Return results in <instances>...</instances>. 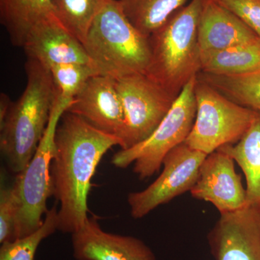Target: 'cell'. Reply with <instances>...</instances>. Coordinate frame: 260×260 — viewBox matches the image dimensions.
Here are the masks:
<instances>
[{
  "label": "cell",
  "mask_w": 260,
  "mask_h": 260,
  "mask_svg": "<svg viewBox=\"0 0 260 260\" xmlns=\"http://www.w3.org/2000/svg\"><path fill=\"white\" fill-rule=\"evenodd\" d=\"M55 144L51 177L60 204L58 231L73 234L89 218L88 197L98 165L112 147H121V140L66 111L56 129Z\"/></svg>",
  "instance_id": "6da1fadb"
},
{
  "label": "cell",
  "mask_w": 260,
  "mask_h": 260,
  "mask_svg": "<svg viewBox=\"0 0 260 260\" xmlns=\"http://www.w3.org/2000/svg\"><path fill=\"white\" fill-rule=\"evenodd\" d=\"M27 83L0 124V150L8 169L15 174L30 161L47 129L58 96L50 71L32 59L25 63Z\"/></svg>",
  "instance_id": "7a4b0ae2"
},
{
  "label": "cell",
  "mask_w": 260,
  "mask_h": 260,
  "mask_svg": "<svg viewBox=\"0 0 260 260\" xmlns=\"http://www.w3.org/2000/svg\"><path fill=\"white\" fill-rule=\"evenodd\" d=\"M205 0H191L149 37L150 57L145 75L177 99L201 72L198 25Z\"/></svg>",
  "instance_id": "3957f363"
},
{
  "label": "cell",
  "mask_w": 260,
  "mask_h": 260,
  "mask_svg": "<svg viewBox=\"0 0 260 260\" xmlns=\"http://www.w3.org/2000/svg\"><path fill=\"white\" fill-rule=\"evenodd\" d=\"M84 47L99 75L117 79L145 74L148 69L149 37L131 23L119 0H107L94 19Z\"/></svg>",
  "instance_id": "277c9868"
},
{
  "label": "cell",
  "mask_w": 260,
  "mask_h": 260,
  "mask_svg": "<svg viewBox=\"0 0 260 260\" xmlns=\"http://www.w3.org/2000/svg\"><path fill=\"white\" fill-rule=\"evenodd\" d=\"M72 102L58 96L37 151L23 172L16 175L13 184L18 202L15 239L37 232L44 223L43 215L49 210L47 200L54 195L51 164L55 155L56 129Z\"/></svg>",
  "instance_id": "5b68a950"
},
{
  "label": "cell",
  "mask_w": 260,
  "mask_h": 260,
  "mask_svg": "<svg viewBox=\"0 0 260 260\" xmlns=\"http://www.w3.org/2000/svg\"><path fill=\"white\" fill-rule=\"evenodd\" d=\"M197 77L189 82L153 134L132 148L114 154L112 164L118 169L133 164L140 180L151 177L162 167L171 150L184 143L190 133L196 116L194 88Z\"/></svg>",
  "instance_id": "8992f818"
},
{
  "label": "cell",
  "mask_w": 260,
  "mask_h": 260,
  "mask_svg": "<svg viewBox=\"0 0 260 260\" xmlns=\"http://www.w3.org/2000/svg\"><path fill=\"white\" fill-rule=\"evenodd\" d=\"M194 94L196 116L184 143L207 155L237 143L250 126L255 111L233 102L198 78Z\"/></svg>",
  "instance_id": "52a82bcc"
},
{
  "label": "cell",
  "mask_w": 260,
  "mask_h": 260,
  "mask_svg": "<svg viewBox=\"0 0 260 260\" xmlns=\"http://www.w3.org/2000/svg\"><path fill=\"white\" fill-rule=\"evenodd\" d=\"M123 111L121 149L139 144L153 134L174 104V98L143 73L115 79Z\"/></svg>",
  "instance_id": "ba28073f"
},
{
  "label": "cell",
  "mask_w": 260,
  "mask_h": 260,
  "mask_svg": "<svg viewBox=\"0 0 260 260\" xmlns=\"http://www.w3.org/2000/svg\"><path fill=\"white\" fill-rule=\"evenodd\" d=\"M207 154L183 143L171 150L162 161V171L146 189L128 194L130 214L135 219L144 218L160 205L190 191Z\"/></svg>",
  "instance_id": "9c48e42d"
},
{
  "label": "cell",
  "mask_w": 260,
  "mask_h": 260,
  "mask_svg": "<svg viewBox=\"0 0 260 260\" xmlns=\"http://www.w3.org/2000/svg\"><path fill=\"white\" fill-rule=\"evenodd\" d=\"M215 260H260V212L254 205L222 214L208 235Z\"/></svg>",
  "instance_id": "30bf717a"
},
{
  "label": "cell",
  "mask_w": 260,
  "mask_h": 260,
  "mask_svg": "<svg viewBox=\"0 0 260 260\" xmlns=\"http://www.w3.org/2000/svg\"><path fill=\"white\" fill-rule=\"evenodd\" d=\"M195 199L211 203L220 215L234 213L247 205L242 178L235 171L234 160L220 150L207 155L198 180L190 190Z\"/></svg>",
  "instance_id": "8fae6325"
},
{
  "label": "cell",
  "mask_w": 260,
  "mask_h": 260,
  "mask_svg": "<svg viewBox=\"0 0 260 260\" xmlns=\"http://www.w3.org/2000/svg\"><path fill=\"white\" fill-rule=\"evenodd\" d=\"M71 239L76 260H157L144 242L105 232L95 217H89L80 230L71 234Z\"/></svg>",
  "instance_id": "7c38bea8"
},
{
  "label": "cell",
  "mask_w": 260,
  "mask_h": 260,
  "mask_svg": "<svg viewBox=\"0 0 260 260\" xmlns=\"http://www.w3.org/2000/svg\"><path fill=\"white\" fill-rule=\"evenodd\" d=\"M67 112L80 116L90 124L120 138L124 111L116 90L115 79L96 75L88 80Z\"/></svg>",
  "instance_id": "4fadbf2b"
},
{
  "label": "cell",
  "mask_w": 260,
  "mask_h": 260,
  "mask_svg": "<svg viewBox=\"0 0 260 260\" xmlns=\"http://www.w3.org/2000/svg\"><path fill=\"white\" fill-rule=\"evenodd\" d=\"M23 48L28 59L37 61L49 70L53 65L62 63L93 65L83 44L53 13L34 25Z\"/></svg>",
  "instance_id": "5bb4252c"
},
{
  "label": "cell",
  "mask_w": 260,
  "mask_h": 260,
  "mask_svg": "<svg viewBox=\"0 0 260 260\" xmlns=\"http://www.w3.org/2000/svg\"><path fill=\"white\" fill-rule=\"evenodd\" d=\"M198 39L200 55L259 40L240 18L215 0H205Z\"/></svg>",
  "instance_id": "9a60e30c"
},
{
  "label": "cell",
  "mask_w": 260,
  "mask_h": 260,
  "mask_svg": "<svg viewBox=\"0 0 260 260\" xmlns=\"http://www.w3.org/2000/svg\"><path fill=\"white\" fill-rule=\"evenodd\" d=\"M230 155L242 169L246 181L248 205L260 206V112L255 111L250 126L235 145L218 149Z\"/></svg>",
  "instance_id": "2e32d148"
},
{
  "label": "cell",
  "mask_w": 260,
  "mask_h": 260,
  "mask_svg": "<svg viewBox=\"0 0 260 260\" xmlns=\"http://www.w3.org/2000/svg\"><path fill=\"white\" fill-rule=\"evenodd\" d=\"M52 13L51 0H0V21L15 47L23 48L34 25Z\"/></svg>",
  "instance_id": "e0dca14e"
},
{
  "label": "cell",
  "mask_w": 260,
  "mask_h": 260,
  "mask_svg": "<svg viewBox=\"0 0 260 260\" xmlns=\"http://www.w3.org/2000/svg\"><path fill=\"white\" fill-rule=\"evenodd\" d=\"M260 70V40L201 55V72L234 76Z\"/></svg>",
  "instance_id": "ac0fdd59"
},
{
  "label": "cell",
  "mask_w": 260,
  "mask_h": 260,
  "mask_svg": "<svg viewBox=\"0 0 260 260\" xmlns=\"http://www.w3.org/2000/svg\"><path fill=\"white\" fill-rule=\"evenodd\" d=\"M131 23L149 37L182 8L186 0H119Z\"/></svg>",
  "instance_id": "d6986e66"
},
{
  "label": "cell",
  "mask_w": 260,
  "mask_h": 260,
  "mask_svg": "<svg viewBox=\"0 0 260 260\" xmlns=\"http://www.w3.org/2000/svg\"><path fill=\"white\" fill-rule=\"evenodd\" d=\"M197 78L209 84L239 105L260 112V70L234 76L210 75L200 72Z\"/></svg>",
  "instance_id": "ffe728a7"
},
{
  "label": "cell",
  "mask_w": 260,
  "mask_h": 260,
  "mask_svg": "<svg viewBox=\"0 0 260 260\" xmlns=\"http://www.w3.org/2000/svg\"><path fill=\"white\" fill-rule=\"evenodd\" d=\"M107 0H51L53 14L84 45L94 19Z\"/></svg>",
  "instance_id": "44dd1931"
},
{
  "label": "cell",
  "mask_w": 260,
  "mask_h": 260,
  "mask_svg": "<svg viewBox=\"0 0 260 260\" xmlns=\"http://www.w3.org/2000/svg\"><path fill=\"white\" fill-rule=\"evenodd\" d=\"M56 205L48 210L42 226L30 235L4 243L0 247V260H34L41 243L58 231Z\"/></svg>",
  "instance_id": "7402d4cb"
},
{
  "label": "cell",
  "mask_w": 260,
  "mask_h": 260,
  "mask_svg": "<svg viewBox=\"0 0 260 260\" xmlns=\"http://www.w3.org/2000/svg\"><path fill=\"white\" fill-rule=\"evenodd\" d=\"M59 96L73 101L91 77L99 75L92 64L81 63H62L49 68Z\"/></svg>",
  "instance_id": "603a6c76"
},
{
  "label": "cell",
  "mask_w": 260,
  "mask_h": 260,
  "mask_svg": "<svg viewBox=\"0 0 260 260\" xmlns=\"http://www.w3.org/2000/svg\"><path fill=\"white\" fill-rule=\"evenodd\" d=\"M18 210V197L14 185L2 184L0 190V244L15 239V223Z\"/></svg>",
  "instance_id": "cb8c5ba5"
},
{
  "label": "cell",
  "mask_w": 260,
  "mask_h": 260,
  "mask_svg": "<svg viewBox=\"0 0 260 260\" xmlns=\"http://www.w3.org/2000/svg\"><path fill=\"white\" fill-rule=\"evenodd\" d=\"M241 19L260 40V0H215Z\"/></svg>",
  "instance_id": "d4e9b609"
},
{
  "label": "cell",
  "mask_w": 260,
  "mask_h": 260,
  "mask_svg": "<svg viewBox=\"0 0 260 260\" xmlns=\"http://www.w3.org/2000/svg\"><path fill=\"white\" fill-rule=\"evenodd\" d=\"M12 104L10 97L7 94L2 93L0 94V124L4 121L8 115Z\"/></svg>",
  "instance_id": "484cf974"
},
{
  "label": "cell",
  "mask_w": 260,
  "mask_h": 260,
  "mask_svg": "<svg viewBox=\"0 0 260 260\" xmlns=\"http://www.w3.org/2000/svg\"><path fill=\"white\" fill-rule=\"evenodd\" d=\"M258 208H259V212H260V206H258Z\"/></svg>",
  "instance_id": "4316f807"
}]
</instances>
